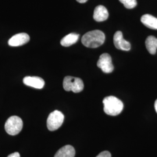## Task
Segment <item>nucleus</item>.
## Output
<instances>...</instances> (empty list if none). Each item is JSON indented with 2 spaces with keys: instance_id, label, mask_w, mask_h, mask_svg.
I'll use <instances>...</instances> for the list:
<instances>
[{
  "instance_id": "obj_1",
  "label": "nucleus",
  "mask_w": 157,
  "mask_h": 157,
  "mask_svg": "<svg viewBox=\"0 0 157 157\" xmlns=\"http://www.w3.org/2000/svg\"><path fill=\"white\" fill-rule=\"evenodd\" d=\"M105 39V34L102 31L95 30L84 34L82 38V43L86 47L94 48L102 45Z\"/></svg>"
},
{
  "instance_id": "obj_2",
  "label": "nucleus",
  "mask_w": 157,
  "mask_h": 157,
  "mask_svg": "<svg viewBox=\"0 0 157 157\" xmlns=\"http://www.w3.org/2000/svg\"><path fill=\"white\" fill-rule=\"evenodd\" d=\"M102 102L104 104V111L108 115H118L124 109L123 102L114 96L105 97Z\"/></svg>"
},
{
  "instance_id": "obj_3",
  "label": "nucleus",
  "mask_w": 157,
  "mask_h": 157,
  "mask_svg": "<svg viewBox=\"0 0 157 157\" xmlns=\"http://www.w3.org/2000/svg\"><path fill=\"white\" fill-rule=\"evenodd\" d=\"M63 87L65 91L78 93L83 90L84 83L81 78L67 76L63 79Z\"/></svg>"
},
{
  "instance_id": "obj_4",
  "label": "nucleus",
  "mask_w": 157,
  "mask_h": 157,
  "mask_svg": "<svg viewBox=\"0 0 157 157\" xmlns=\"http://www.w3.org/2000/svg\"><path fill=\"white\" fill-rule=\"evenodd\" d=\"M22 119L17 116H12L8 118L5 124L6 133L11 136H15L21 132L23 128Z\"/></svg>"
},
{
  "instance_id": "obj_5",
  "label": "nucleus",
  "mask_w": 157,
  "mask_h": 157,
  "mask_svg": "<svg viewBox=\"0 0 157 157\" xmlns=\"http://www.w3.org/2000/svg\"><path fill=\"white\" fill-rule=\"evenodd\" d=\"M64 121V115L62 112L56 110L50 113L47 121V128L50 131L59 129Z\"/></svg>"
},
{
  "instance_id": "obj_6",
  "label": "nucleus",
  "mask_w": 157,
  "mask_h": 157,
  "mask_svg": "<svg viewBox=\"0 0 157 157\" xmlns=\"http://www.w3.org/2000/svg\"><path fill=\"white\" fill-rule=\"evenodd\" d=\"M97 67L100 68L103 72L110 73L113 71L112 58L109 54L107 53L102 54L100 56L97 62Z\"/></svg>"
},
{
  "instance_id": "obj_7",
  "label": "nucleus",
  "mask_w": 157,
  "mask_h": 157,
  "mask_svg": "<svg viewBox=\"0 0 157 157\" xmlns=\"http://www.w3.org/2000/svg\"><path fill=\"white\" fill-rule=\"evenodd\" d=\"M113 43L115 47L118 50L129 51L131 48L130 43L124 39L123 34L121 31H117L114 34Z\"/></svg>"
},
{
  "instance_id": "obj_8",
  "label": "nucleus",
  "mask_w": 157,
  "mask_h": 157,
  "mask_svg": "<svg viewBox=\"0 0 157 157\" xmlns=\"http://www.w3.org/2000/svg\"><path fill=\"white\" fill-rule=\"evenodd\" d=\"M30 40L28 34L25 33L17 34L8 41V44L11 47H18L28 43Z\"/></svg>"
},
{
  "instance_id": "obj_9",
  "label": "nucleus",
  "mask_w": 157,
  "mask_h": 157,
  "mask_svg": "<svg viewBox=\"0 0 157 157\" xmlns=\"http://www.w3.org/2000/svg\"><path fill=\"white\" fill-rule=\"evenodd\" d=\"M24 84L35 89H41L44 86V80L37 76H26L23 78Z\"/></svg>"
},
{
  "instance_id": "obj_10",
  "label": "nucleus",
  "mask_w": 157,
  "mask_h": 157,
  "mask_svg": "<svg viewBox=\"0 0 157 157\" xmlns=\"http://www.w3.org/2000/svg\"><path fill=\"white\" fill-rule=\"evenodd\" d=\"M109 16L107 8L103 6H97L94 10L93 18L97 22H103L106 21Z\"/></svg>"
},
{
  "instance_id": "obj_11",
  "label": "nucleus",
  "mask_w": 157,
  "mask_h": 157,
  "mask_svg": "<svg viewBox=\"0 0 157 157\" xmlns=\"http://www.w3.org/2000/svg\"><path fill=\"white\" fill-rule=\"evenodd\" d=\"M75 150L71 145L63 146L56 152L54 157H75Z\"/></svg>"
},
{
  "instance_id": "obj_12",
  "label": "nucleus",
  "mask_w": 157,
  "mask_h": 157,
  "mask_svg": "<svg viewBox=\"0 0 157 157\" xmlns=\"http://www.w3.org/2000/svg\"><path fill=\"white\" fill-rule=\"evenodd\" d=\"M141 22L148 28L157 29V18L150 14L143 15L141 17Z\"/></svg>"
},
{
  "instance_id": "obj_13",
  "label": "nucleus",
  "mask_w": 157,
  "mask_h": 157,
  "mask_svg": "<svg viewBox=\"0 0 157 157\" xmlns=\"http://www.w3.org/2000/svg\"><path fill=\"white\" fill-rule=\"evenodd\" d=\"M79 38V34L72 33L65 36L61 41V44L63 47H69L75 44Z\"/></svg>"
},
{
  "instance_id": "obj_14",
  "label": "nucleus",
  "mask_w": 157,
  "mask_h": 157,
  "mask_svg": "<svg viewBox=\"0 0 157 157\" xmlns=\"http://www.w3.org/2000/svg\"><path fill=\"white\" fill-rule=\"evenodd\" d=\"M146 46L150 54H155L157 49V38L153 36H148L146 40Z\"/></svg>"
},
{
  "instance_id": "obj_15",
  "label": "nucleus",
  "mask_w": 157,
  "mask_h": 157,
  "mask_svg": "<svg viewBox=\"0 0 157 157\" xmlns=\"http://www.w3.org/2000/svg\"><path fill=\"white\" fill-rule=\"evenodd\" d=\"M119 1L124 4L125 8L128 9L134 8L137 6L136 0H119Z\"/></svg>"
},
{
  "instance_id": "obj_16",
  "label": "nucleus",
  "mask_w": 157,
  "mask_h": 157,
  "mask_svg": "<svg viewBox=\"0 0 157 157\" xmlns=\"http://www.w3.org/2000/svg\"><path fill=\"white\" fill-rule=\"evenodd\" d=\"M96 157H111V154L108 151H104L101 152Z\"/></svg>"
},
{
  "instance_id": "obj_17",
  "label": "nucleus",
  "mask_w": 157,
  "mask_h": 157,
  "mask_svg": "<svg viewBox=\"0 0 157 157\" xmlns=\"http://www.w3.org/2000/svg\"><path fill=\"white\" fill-rule=\"evenodd\" d=\"M7 157H20V154L18 152H14V153H12L11 154L9 155Z\"/></svg>"
},
{
  "instance_id": "obj_18",
  "label": "nucleus",
  "mask_w": 157,
  "mask_h": 157,
  "mask_svg": "<svg viewBox=\"0 0 157 157\" xmlns=\"http://www.w3.org/2000/svg\"><path fill=\"white\" fill-rule=\"evenodd\" d=\"M79 3H85L86 2H87V0H76Z\"/></svg>"
},
{
  "instance_id": "obj_19",
  "label": "nucleus",
  "mask_w": 157,
  "mask_h": 157,
  "mask_svg": "<svg viewBox=\"0 0 157 157\" xmlns=\"http://www.w3.org/2000/svg\"><path fill=\"white\" fill-rule=\"evenodd\" d=\"M154 108H155V111L157 113V100L155 102V104H154Z\"/></svg>"
}]
</instances>
